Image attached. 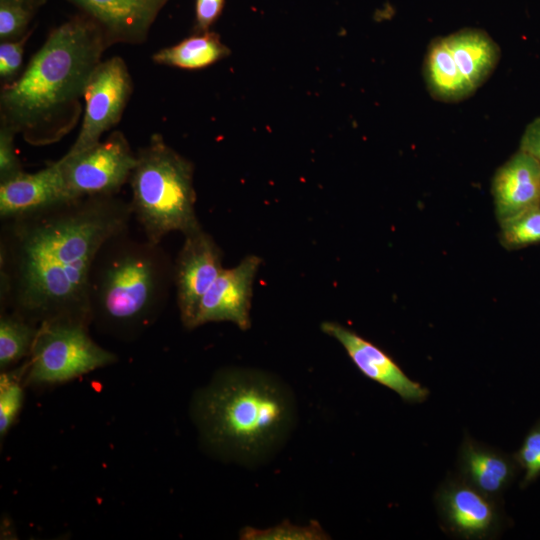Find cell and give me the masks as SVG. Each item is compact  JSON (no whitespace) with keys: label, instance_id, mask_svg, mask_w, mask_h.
<instances>
[{"label":"cell","instance_id":"9a60e30c","mask_svg":"<svg viewBox=\"0 0 540 540\" xmlns=\"http://www.w3.org/2000/svg\"><path fill=\"white\" fill-rule=\"evenodd\" d=\"M66 200L70 197L56 161L37 172H23L0 183V218L17 217Z\"/></svg>","mask_w":540,"mask_h":540},{"label":"cell","instance_id":"277c9868","mask_svg":"<svg viewBox=\"0 0 540 540\" xmlns=\"http://www.w3.org/2000/svg\"><path fill=\"white\" fill-rule=\"evenodd\" d=\"M174 263L160 246L129 235L107 240L89 276L91 324L116 338L131 340L150 327L164 308Z\"/></svg>","mask_w":540,"mask_h":540},{"label":"cell","instance_id":"f1b7e54d","mask_svg":"<svg viewBox=\"0 0 540 540\" xmlns=\"http://www.w3.org/2000/svg\"><path fill=\"white\" fill-rule=\"evenodd\" d=\"M520 150L540 162V116L527 125L521 137Z\"/></svg>","mask_w":540,"mask_h":540},{"label":"cell","instance_id":"6da1fadb","mask_svg":"<svg viewBox=\"0 0 540 540\" xmlns=\"http://www.w3.org/2000/svg\"><path fill=\"white\" fill-rule=\"evenodd\" d=\"M131 204L87 196L1 220V311L33 324L91 325L89 276L103 244L129 230Z\"/></svg>","mask_w":540,"mask_h":540},{"label":"cell","instance_id":"44dd1931","mask_svg":"<svg viewBox=\"0 0 540 540\" xmlns=\"http://www.w3.org/2000/svg\"><path fill=\"white\" fill-rule=\"evenodd\" d=\"M27 359L15 369H7L0 375V435L5 436L14 424L24 401V382Z\"/></svg>","mask_w":540,"mask_h":540},{"label":"cell","instance_id":"52a82bcc","mask_svg":"<svg viewBox=\"0 0 540 540\" xmlns=\"http://www.w3.org/2000/svg\"><path fill=\"white\" fill-rule=\"evenodd\" d=\"M137 161L125 136L117 131L106 140L71 156L60 165L70 199L117 195L130 179Z\"/></svg>","mask_w":540,"mask_h":540},{"label":"cell","instance_id":"8992f818","mask_svg":"<svg viewBox=\"0 0 540 540\" xmlns=\"http://www.w3.org/2000/svg\"><path fill=\"white\" fill-rule=\"evenodd\" d=\"M88 327L68 320L41 323L27 358L24 384H60L115 363L117 356L98 345Z\"/></svg>","mask_w":540,"mask_h":540},{"label":"cell","instance_id":"ba28073f","mask_svg":"<svg viewBox=\"0 0 540 540\" xmlns=\"http://www.w3.org/2000/svg\"><path fill=\"white\" fill-rule=\"evenodd\" d=\"M132 79L125 61L118 56L101 61L85 89V109L79 134L65 154H77L100 141L120 120L132 94Z\"/></svg>","mask_w":540,"mask_h":540},{"label":"cell","instance_id":"484cf974","mask_svg":"<svg viewBox=\"0 0 540 540\" xmlns=\"http://www.w3.org/2000/svg\"><path fill=\"white\" fill-rule=\"evenodd\" d=\"M17 133L9 126H0V183L6 182L23 173L20 159L15 149Z\"/></svg>","mask_w":540,"mask_h":540},{"label":"cell","instance_id":"2e32d148","mask_svg":"<svg viewBox=\"0 0 540 540\" xmlns=\"http://www.w3.org/2000/svg\"><path fill=\"white\" fill-rule=\"evenodd\" d=\"M457 470L460 478L498 498L515 480L520 468L513 456L466 435L459 448Z\"/></svg>","mask_w":540,"mask_h":540},{"label":"cell","instance_id":"83f0119b","mask_svg":"<svg viewBox=\"0 0 540 540\" xmlns=\"http://www.w3.org/2000/svg\"><path fill=\"white\" fill-rule=\"evenodd\" d=\"M224 0H196L195 5V31L196 33L209 31V28L220 16Z\"/></svg>","mask_w":540,"mask_h":540},{"label":"cell","instance_id":"cb8c5ba5","mask_svg":"<svg viewBox=\"0 0 540 540\" xmlns=\"http://www.w3.org/2000/svg\"><path fill=\"white\" fill-rule=\"evenodd\" d=\"M512 456L524 472L520 483L524 489L540 477V419L531 427Z\"/></svg>","mask_w":540,"mask_h":540},{"label":"cell","instance_id":"d6986e66","mask_svg":"<svg viewBox=\"0 0 540 540\" xmlns=\"http://www.w3.org/2000/svg\"><path fill=\"white\" fill-rule=\"evenodd\" d=\"M230 54L220 36L212 31L196 33L181 42L157 51L155 63L181 69L206 68Z\"/></svg>","mask_w":540,"mask_h":540},{"label":"cell","instance_id":"5bb4252c","mask_svg":"<svg viewBox=\"0 0 540 540\" xmlns=\"http://www.w3.org/2000/svg\"><path fill=\"white\" fill-rule=\"evenodd\" d=\"M492 194L499 224L540 205V162L519 150L496 171Z\"/></svg>","mask_w":540,"mask_h":540},{"label":"cell","instance_id":"7402d4cb","mask_svg":"<svg viewBox=\"0 0 540 540\" xmlns=\"http://www.w3.org/2000/svg\"><path fill=\"white\" fill-rule=\"evenodd\" d=\"M499 239L509 250L540 244V205L500 223Z\"/></svg>","mask_w":540,"mask_h":540},{"label":"cell","instance_id":"d4e9b609","mask_svg":"<svg viewBox=\"0 0 540 540\" xmlns=\"http://www.w3.org/2000/svg\"><path fill=\"white\" fill-rule=\"evenodd\" d=\"M35 9L16 2H0V40L13 41L26 36Z\"/></svg>","mask_w":540,"mask_h":540},{"label":"cell","instance_id":"4316f807","mask_svg":"<svg viewBox=\"0 0 540 540\" xmlns=\"http://www.w3.org/2000/svg\"><path fill=\"white\" fill-rule=\"evenodd\" d=\"M29 34L21 39L3 41L0 44V78L5 83L13 82L21 69L24 46Z\"/></svg>","mask_w":540,"mask_h":540},{"label":"cell","instance_id":"7a4b0ae2","mask_svg":"<svg viewBox=\"0 0 540 540\" xmlns=\"http://www.w3.org/2000/svg\"><path fill=\"white\" fill-rule=\"evenodd\" d=\"M108 45L103 30L88 17L53 29L21 75L2 89L1 124L33 145L60 139L71 129Z\"/></svg>","mask_w":540,"mask_h":540},{"label":"cell","instance_id":"9c48e42d","mask_svg":"<svg viewBox=\"0 0 540 540\" xmlns=\"http://www.w3.org/2000/svg\"><path fill=\"white\" fill-rule=\"evenodd\" d=\"M497 499L457 474L447 478L435 494L443 529L462 539H491L500 534L504 514Z\"/></svg>","mask_w":540,"mask_h":540},{"label":"cell","instance_id":"5b68a950","mask_svg":"<svg viewBox=\"0 0 540 540\" xmlns=\"http://www.w3.org/2000/svg\"><path fill=\"white\" fill-rule=\"evenodd\" d=\"M130 176L133 216L145 238L160 244L170 232L184 235L201 227L195 212L193 164L159 134L137 153Z\"/></svg>","mask_w":540,"mask_h":540},{"label":"cell","instance_id":"8fae6325","mask_svg":"<svg viewBox=\"0 0 540 540\" xmlns=\"http://www.w3.org/2000/svg\"><path fill=\"white\" fill-rule=\"evenodd\" d=\"M321 330L344 347L364 376L394 391L404 401L421 403L429 396V390L409 378L392 357L353 330L330 321L323 322Z\"/></svg>","mask_w":540,"mask_h":540},{"label":"cell","instance_id":"30bf717a","mask_svg":"<svg viewBox=\"0 0 540 540\" xmlns=\"http://www.w3.org/2000/svg\"><path fill=\"white\" fill-rule=\"evenodd\" d=\"M184 236L174 263L173 283L182 324L194 329L200 302L224 268L220 248L202 227Z\"/></svg>","mask_w":540,"mask_h":540},{"label":"cell","instance_id":"4fadbf2b","mask_svg":"<svg viewBox=\"0 0 540 540\" xmlns=\"http://www.w3.org/2000/svg\"><path fill=\"white\" fill-rule=\"evenodd\" d=\"M93 20L109 44L143 42L166 0H68Z\"/></svg>","mask_w":540,"mask_h":540},{"label":"cell","instance_id":"3957f363","mask_svg":"<svg viewBox=\"0 0 540 540\" xmlns=\"http://www.w3.org/2000/svg\"><path fill=\"white\" fill-rule=\"evenodd\" d=\"M295 408L290 392L268 374L224 369L193 399L202 441L216 454L252 463L267 456L290 431Z\"/></svg>","mask_w":540,"mask_h":540},{"label":"cell","instance_id":"e0dca14e","mask_svg":"<svg viewBox=\"0 0 540 540\" xmlns=\"http://www.w3.org/2000/svg\"><path fill=\"white\" fill-rule=\"evenodd\" d=\"M455 64L476 91L492 74L500 59V48L484 31L464 28L446 36Z\"/></svg>","mask_w":540,"mask_h":540},{"label":"cell","instance_id":"f546056e","mask_svg":"<svg viewBox=\"0 0 540 540\" xmlns=\"http://www.w3.org/2000/svg\"><path fill=\"white\" fill-rule=\"evenodd\" d=\"M16 2L26 6H29L35 10L44 3L45 0H0V2Z\"/></svg>","mask_w":540,"mask_h":540},{"label":"cell","instance_id":"7c38bea8","mask_svg":"<svg viewBox=\"0 0 540 540\" xmlns=\"http://www.w3.org/2000/svg\"><path fill=\"white\" fill-rule=\"evenodd\" d=\"M261 259L244 258L237 266L223 269L203 296L195 319V328L209 322L229 321L240 329L250 327L252 286Z\"/></svg>","mask_w":540,"mask_h":540},{"label":"cell","instance_id":"ffe728a7","mask_svg":"<svg viewBox=\"0 0 540 540\" xmlns=\"http://www.w3.org/2000/svg\"><path fill=\"white\" fill-rule=\"evenodd\" d=\"M39 326L16 313L1 311L0 315V369L29 357Z\"/></svg>","mask_w":540,"mask_h":540},{"label":"cell","instance_id":"ac0fdd59","mask_svg":"<svg viewBox=\"0 0 540 540\" xmlns=\"http://www.w3.org/2000/svg\"><path fill=\"white\" fill-rule=\"evenodd\" d=\"M424 78L430 94L445 102H457L475 92L459 72L446 36L430 44L424 61Z\"/></svg>","mask_w":540,"mask_h":540},{"label":"cell","instance_id":"603a6c76","mask_svg":"<svg viewBox=\"0 0 540 540\" xmlns=\"http://www.w3.org/2000/svg\"><path fill=\"white\" fill-rule=\"evenodd\" d=\"M240 539L245 540H323L329 539L319 525L312 521L307 526L293 525L289 521L267 529L245 527L240 532Z\"/></svg>","mask_w":540,"mask_h":540}]
</instances>
